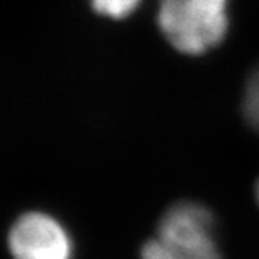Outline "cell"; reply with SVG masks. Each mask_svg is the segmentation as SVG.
Listing matches in <instances>:
<instances>
[{"mask_svg":"<svg viewBox=\"0 0 259 259\" xmlns=\"http://www.w3.org/2000/svg\"><path fill=\"white\" fill-rule=\"evenodd\" d=\"M140 259H222L214 215L197 202L174 204L160 219L157 237L143 244Z\"/></svg>","mask_w":259,"mask_h":259,"instance_id":"obj_1","label":"cell"},{"mask_svg":"<svg viewBox=\"0 0 259 259\" xmlns=\"http://www.w3.org/2000/svg\"><path fill=\"white\" fill-rule=\"evenodd\" d=\"M158 24L180 53H205L226 35L227 0H162Z\"/></svg>","mask_w":259,"mask_h":259,"instance_id":"obj_2","label":"cell"},{"mask_svg":"<svg viewBox=\"0 0 259 259\" xmlns=\"http://www.w3.org/2000/svg\"><path fill=\"white\" fill-rule=\"evenodd\" d=\"M12 259H72L71 234L56 217L40 210L25 212L9 229Z\"/></svg>","mask_w":259,"mask_h":259,"instance_id":"obj_3","label":"cell"},{"mask_svg":"<svg viewBox=\"0 0 259 259\" xmlns=\"http://www.w3.org/2000/svg\"><path fill=\"white\" fill-rule=\"evenodd\" d=\"M244 115L259 132V69L251 76L244 93Z\"/></svg>","mask_w":259,"mask_h":259,"instance_id":"obj_4","label":"cell"},{"mask_svg":"<svg viewBox=\"0 0 259 259\" xmlns=\"http://www.w3.org/2000/svg\"><path fill=\"white\" fill-rule=\"evenodd\" d=\"M140 0H93V5L100 14H105L108 17L121 19L126 17L137 9Z\"/></svg>","mask_w":259,"mask_h":259,"instance_id":"obj_5","label":"cell"},{"mask_svg":"<svg viewBox=\"0 0 259 259\" xmlns=\"http://www.w3.org/2000/svg\"><path fill=\"white\" fill-rule=\"evenodd\" d=\"M256 199L259 202V180H257V184H256Z\"/></svg>","mask_w":259,"mask_h":259,"instance_id":"obj_6","label":"cell"}]
</instances>
